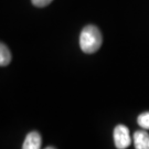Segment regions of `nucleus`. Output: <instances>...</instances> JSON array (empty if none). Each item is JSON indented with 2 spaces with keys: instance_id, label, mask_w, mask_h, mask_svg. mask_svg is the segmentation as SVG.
I'll return each mask as SVG.
<instances>
[{
  "instance_id": "nucleus-1",
  "label": "nucleus",
  "mask_w": 149,
  "mask_h": 149,
  "mask_svg": "<svg viewBox=\"0 0 149 149\" xmlns=\"http://www.w3.org/2000/svg\"><path fill=\"white\" fill-rule=\"evenodd\" d=\"M102 42L103 38L98 28L92 24L84 27L80 36V47L84 53H95L101 48Z\"/></svg>"
},
{
  "instance_id": "nucleus-2",
  "label": "nucleus",
  "mask_w": 149,
  "mask_h": 149,
  "mask_svg": "<svg viewBox=\"0 0 149 149\" xmlns=\"http://www.w3.org/2000/svg\"><path fill=\"white\" fill-rule=\"evenodd\" d=\"M114 143L117 149H126L130 146L132 137L125 125H117L114 129Z\"/></svg>"
},
{
  "instance_id": "nucleus-3",
  "label": "nucleus",
  "mask_w": 149,
  "mask_h": 149,
  "mask_svg": "<svg viewBox=\"0 0 149 149\" xmlns=\"http://www.w3.org/2000/svg\"><path fill=\"white\" fill-rule=\"evenodd\" d=\"M42 138L38 132H31L27 135L22 144V149H41Z\"/></svg>"
},
{
  "instance_id": "nucleus-4",
  "label": "nucleus",
  "mask_w": 149,
  "mask_h": 149,
  "mask_svg": "<svg viewBox=\"0 0 149 149\" xmlns=\"http://www.w3.org/2000/svg\"><path fill=\"white\" fill-rule=\"evenodd\" d=\"M134 146L136 149H149V135L145 130H137L134 134Z\"/></svg>"
},
{
  "instance_id": "nucleus-5",
  "label": "nucleus",
  "mask_w": 149,
  "mask_h": 149,
  "mask_svg": "<svg viewBox=\"0 0 149 149\" xmlns=\"http://www.w3.org/2000/svg\"><path fill=\"white\" fill-rule=\"evenodd\" d=\"M11 62V53L8 47L0 42V66H7Z\"/></svg>"
},
{
  "instance_id": "nucleus-6",
  "label": "nucleus",
  "mask_w": 149,
  "mask_h": 149,
  "mask_svg": "<svg viewBox=\"0 0 149 149\" xmlns=\"http://www.w3.org/2000/svg\"><path fill=\"white\" fill-rule=\"evenodd\" d=\"M137 123L141 128L144 129H149V112L140 114L137 118Z\"/></svg>"
},
{
  "instance_id": "nucleus-7",
  "label": "nucleus",
  "mask_w": 149,
  "mask_h": 149,
  "mask_svg": "<svg viewBox=\"0 0 149 149\" xmlns=\"http://www.w3.org/2000/svg\"><path fill=\"white\" fill-rule=\"evenodd\" d=\"M32 3L36 6V7H39V8H42V7H45V6L50 5L53 0H31Z\"/></svg>"
},
{
  "instance_id": "nucleus-8",
  "label": "nucleus",
  "mask_w": 149,
  "mask_h": 149,
  "mask_svg": "<svg viewBox=\"0 0 149 149\" xmlns=\"http://www.w3.org/2000/svg\"><path fill=\"white\" fill-rule=\"evenodd\" d=\"M44 149H55L54 147H47V148H44Z\"/></svg>"
}]
</instances>
